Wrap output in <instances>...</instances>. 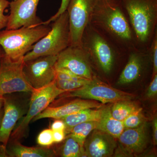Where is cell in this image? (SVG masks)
Segmentation results:
<instances>
[{"label":"cell","instance_id":"3","mask_svg":"<svg viewBox=\"0 0 157 157\" xmlns=\"http://www.w3.org/2000/svg\"><path fill=\"white\" fill-rule=\"evenodd\" d=\"M137 48L147 50L157 32V0H121Z\"/></svg>","mask_w":157,"mask_h":157},{"label":"cell","instance_id":"25","mask_svg":"<svg viewBox=\"0 0 157 157\" xmlns=\"http://www.w3.org/2000/svg\"><path fill=\"white\" fill-rule=\"evenodd\" d=\"M91 79H85L82 80H70L58 78H55L57 87L67 92L73 90L81 87L89 82Z\"/></svg>","mask_w":157,"mask_h":157},{"label":"cell","instance_id":"4","mask_svg":"<svg viewBox=\"0 0 157 157\" xmlns=\"http://www.w3.org/2000/svg\"><path fill=\"white\" fill-rule=\"evenodd\" d=\"M49 25L20 28L0 31V46L5 53V57L12 62L23 59L33 45L51 29Z\"/></svg>","mask_w":157,"mask_h":157},{"label":"cell","instance_id":"2","mask_svg":"<svg viewBox=\"0 0 157 157\" xmlns=\"http://www.w3.org/2000/svg\"><path fill=\"white\" fill-rule=\"evenodd\" d=\"M81 46L87 54L93 70L95 68L106 76L112 74L119 60L127 59L129 53L90 24L83 32Z\"/></svg>","mask_w":157,"mask_h":157},{"label":"cell","instance_id":"8","mask_svg":"<svg viewBox=\"0 0 157 157\" xmlns=\"http://www.w3.org/2000/svg\"><path fill=\"white\" fill-rule=\"evenodd\" d=\"M26 94L4 96V115L0 129V143L5 146L15 126L27 112L30 97L29 98Z\"/></svg>","mask_w":157,"mask_h":157},{"label":"cell","instance_id":"24","mask_svg":"<svg viewBox=\"0 0 157 157\" xmlns=\"http://www.w3.org/2000/svg\"><path fill=\"white\" fill-rule=\"evenodd\" d=\"M146 122V118L144 115L142 109L139 107L123 121L124 129L135 128Z\"/></svg>","mask_w":157,"mask_h":157},{"label":"cell","instance_id":"12","mask_svg":"<svg viewBox=\"0 0 157 157\" xmlns=\"http://www.w3.org/2000/svg\"><path fill=\"white\" fill-rule=\"evenodd\" d=\"M55 67L65 68L86 79L96 76L87 54L81 46H69L63 50L58 56Z\"/></svg>","mask_w":157,"mask_h":157},{"label":"cell","instance_id":"23","mask_svg":"<svg viewBox=\"0 0 157 157\" xmlns=\"http://www.w3.org/2000/svg\"><path fill=\"white\" fill-rule=\"evenodd\" d=\"M65 140L59 152V155L63 157H86L84 148L72 137L66 136Z\"/></svg>","mask_w":157,"mask_h":157},{"label":"cell","instance_id":"1","mask_svg":"<svg viewBox=\"0 0 157 157\" xmlns=\"http://www.w3.org/2000/svg\"><path fill=\"white\" fill-rule=\"evenodd\" d=\"M89 24L128 53L137 48L135 34L121 0H99Z\"/></svg>","mask_w":157,"mask_h":157},{"label":"cell","instance_id":"32","mask_svg":"<svg viewBox=\"0 0 157 157\" xmlns=\"http://www.w3.org/2000/svg\"><path fill=\"white\" fill-rule=\"evenodd\" d=\"M52 132L54 143H60L65 140L66 138L65 131H52Z\"/></svg>","mask_w":157,"mask_h":157},{"label":"cell","instance_id":"5","mask_svg":"<svg viewBox=\"0 0 157 157\" xmlns=\"http://www.w3.org/2000/svg\"><path fill=\"white\" fill-rule=\"evenodd\" d=\"M70 43L67 11L59 16L51 26L49 32L33 45L23 58L24 62L48 56H58Z\"/></svg>","mask_w":157,"mask_h":157},{"label":"cell","instance_id":"16","mask_svg":"<svg viewBox=\"0 0 157 157\" xmlns=\"http://www.w3.org/2000/svg\"><path fill=\"white\" fill-rule=\"evenodd\" d=\"M104 104L94 100L76 99L59 106L49 105L46 109L33 119V121L45 118L60 119L82 109L88 108H100Z\"/></svg>","mask_w":157,"mask_h":157},{"label":"cell","instance_id":"13","mask_svg":"<svg viewBox=\"0 0 157 157\" xmlns=\"http://www.w3.org/2000/svg\"><path fill=\"white\" fill-rule=\"evenodd\" d=\"M40 0H14L10 2V14L6 29L41 25L37 16V6Z\"/></svg>","mask_w":157,"mask_h":157},{"label":"cell","instance_id":"29","mask_svg":"<svg viewBox=\"0 0 157 157\" xmlns=\"http://www.w3.org/2000/svg\"><path fill=\"white\" fill-rule=\"evenodd\" d=\"M70 0H62L60 6L58 11L56 12V14L51 17L49 19L45 22H42L41 25H49L50 22L54 21L59 16L62 14H63L65 11H67V8L70 3Z\"/></svg>","mask_w":157,"mask_h":157},{"label":"cell","instance_id":"27","mask_svg":"<svg viewBox=\"0 0 157 157\" xmlns=\"http://www.w3.org/2000/svg\"><path fill=\"white\" fill-rule=\"evenodd\" d=\"M147 50L152 64L153 77L157 74V32L155 34L152 41Z\"/></svg>","mask_w":157,"mask_h":157},{"label":"cell","instance_id":"7","mask_svg":"<svg viewBox=\"0 0 157 157\" xmlns=\"http://www.w3.org/2000/svg\"><path fill=\"white\" fill-rule=\"evenodd\" d=\"M59 96L63 98H78L94 100L104 104L117 101L131 100L134 94L117 89L95 76L89 82L81 87L67 92Z\"/></svg>","mask_w":157,"mask_h":157},{"label":"cell","instance_id":"14","mask_svg":"<svg viewBox=\"0 0 157 157\" xmlns=\"http://www.w3.org/2000/svg\"><path fill=\"white\" fill-rule=\"evenodd\" d=\"M147 50L136 48L129 52L128 60L118 76L117 84H130L141 77L145 63L150 59Z\"/></svg>","mask_w":157,"mask_h":157},{"label":"cell","instance_id":"6","mask_svg":"<svg viewBox=\"0 0 157 157\" xmlns=\"http://www.w3.org/2000/svg\"><path fill=\"white\" fill-rule=\"evenodd\" d=\"M67 92L57 87L55 80L45 86L35 89L31 94L27 112L15 126L9 139L19 140L26 137L29 125L33 119L46 109L58 97Z\"/></svg>","mask_w":157,"mask_h":157},{"label":"cell","instance_id":"35","mask_svg":"<svg viewBox=\"0 0 157 157\" xmlns=\"http://www.w3.org/2000/svg\"><path fill=\"white\" fill-rule=\"evenodd\" d=\"M4 56H5V53H4V51H3L2 47L0 46V67H1L2 63Z\"/></svg>","mask_w":157,"mask_h":157},{"label":"cell","instance_id":"19","mask_svg":"<svg viewBox=\"0 0 157 157\" xmlns=\"http://www.w3.org/2000/svg\"><path fill=\"white\" fill-rule=\"evenodd\" d=\"M96 129L118 139L124 128L123 121L117 120L112 116L111 105H108L103 107L101 117L97 122Z\"/></svg>","mask_w":157,"mask_h":157},{"label":"cell","instance_id":"36","mask_svg":"<svg viewBox=\"0 0 157 157\" xmlns=\"http://www.w3.org/2000/svg\"><path fill=\"white\" fill-rule=\"evenodd\" d=\"M4 115V108L3 107L0 109V129H1V125H2V120Z\"/></svg>","mask_w":157,"mask_h":157},{"label":"cell","instance_id":"15","mask_svg":"<svg viewBox=\"0 0 157 157\" xmlns=\"http://www.w3.org/2000/svg\"><path fill=\"white\" fill-rule=\"evenodd\" d=\"M116 139L105 132L94 129L84 142L83 147L86 157L111 156L117 147Z\"/></svg>","mask_w":157,"mask_h":157},{"label":"cell","instance_id":"17","mask_svg":"<svg viewBox=\"0 0 157 157\" xmlns=\"http://www.w3.org/2000/svg\"><path fill=\"white\" fill-rule=\"evenodd\" d=\"M147 122L135 128L124 129L118 139L121 151L126 155L139 154L147 142Z\"/></svg>","mask_w":157,"mask_h":157},{"label":"cell","instance_id":"34","mask_svg":"<svg viewBox=\"0 0 157 157\" xmlns=\"http://www.w3.org/2000/svg\"><path fill=\"white\" fill-rule=\"evenodd\" d=\"M0 157H8L6 153V146L0 143Z\"/></svg>","mask_w":157,"mask_h":157},{"label":"cell","instance_id":"9","mask_svg":"<svg viewBox=\"0 0 157 157\" xmlns=\"http://www.w3.org/2000/svg\"><path fill=\"white\" fill-rule=\"evenodd\" d=\"M99 0H70L67 8L69 15L70 46H81L82 35L90 23Z\"/></svg>","mask_w":157,"mask_h":157},{"label":"cell","instance_id":"22","mask_svg":"<svg viewBox=\"0 0 157 157\" xmlns=\"http://www.w3.org/2000/svg\"><path fill=\"white\" fill-rule=\"evenodd\" d=\"M138 107L137 104L131 100L117 101L111 105V114L115 119L123 121Z\"/></svg>","mask_w":157,"mask_h":157},{"label":"cell","instance_id":"11","mask_svg":"<svg viewBox=\"0 0 157 157\" xmlns=\"http://www.w3.org/2000/svg\"><path fill=\"white\" fill-rule=\"evenodd\" d=\"M58 56H41L24 62L23 72L27 80L33 88L43 87L55 80Z\"/></svg>","mask_w":157,"mask_h":157},{"label":"cell","instance_id":"18","mask_svg":"<svg viewBox=\"0 0 157 157\" xmlns=\"http://www.w3.org/2000/svg\"><path fill=\"white\" fill-rule=\"evenodd\" d=\"M8 157H53L55 151L50 147H32L22 145L19 140L9 139L6 146Z\"/></svg>","mask_w":157,"mask_h":157},{"label":"cell","instance_id":"20","mask_svg":"<svg viewBox=\"0 0 157 157\" xmlns=\"http://www.w3.org/2000/svg\"><path fill=\"white\" fill-rule=\"evenodd\" d=\"M103 107L100 108L82 109L60 119L66 126V135L69 134L70 130L78 124L92 121H98L101 117Z\"/></svg>","mask_w":157,"mask_h":157},{"label":"cell","instance_id":"33","mask_svg":"<svg viewBox=\"0 0 157 157\" xmlns=\"http://www.w3.org/2000/svg\"><path fill=\"white\" fill-rule=\"evenodd\" d=\"M153 140L155 145L157 144V120L155 117L153 122Z\"/></svg>","mask_w":157,"mask_h":157},{"label":"cell","instance_id":"26","mask_svg":"<svg viewBox=\"0 0 157 157\" xmlns=\"http://www.w3.org/2000/svg\"><path fill=\"white\" fill-rule=\"evenodd\" d=\"M37 143L41 147H50L54 144L53 132L51 128L45 129L39 133L37 137Z\"/></svg>","mask_w":157,"mask_h":157},{"label":"cell","instance_id":"31","mask_svg":"<svg viewBox=\"0 0 157 157\" xmlns=\"http://www.w3.org/2000/svg\"><path fill=\"white\" fill-rule=\"evenodd\" d=\"M51 129L52 131H65L66 126L64 123L61 119H55L52 124Z\"/></svg>","mask_w":157,"mask_h":157},{"label":"cell","instance_id":"30","mask_svg":"<svg viewBox=\"0 0 157 157\" xmlns=\"http://www.w3.org/2000/svg\"><path fill=\"white\" fill-rule=\"evenodd\" d=\"M157 94V74L153 76L147 92V97L149 98H154Z\"/></svg>","mask_w":157,"mask_h":157},{"label":"cell","instance_id":"28","mask_svg":"<svg viewBox=\"0 0 157 157\" xmlns=\"http://www.w3.org/2000/svg\"><path fill=\"white\" fill-rule=\"evenodd\" d=\"M9 5L10 2L8 0H0V31L7 26L9 15H6L4 13Z\"/></svg>","mask_w":157,"mask_h":157},{"label":"cell","instance_id":"37","mask_svg":"<svg viewBox=\"0 0 157 157\" xmlns=\"http://www.w3.org/2000/svg\"><path fill=\"white\" fill-rule=\"evenodd\" d=\"M4 96H0V109H2L4 105Z\"/></svg>","mask_w":157,"mask_h":157},{"label":"cell","instance_id":"10","mask_svg":"<svg viewBox=\"0 0 157 157\" xmlns=\"http://www.w3.org/2000/svg\"><path fill=\"white\" fill-rule=\"evenodd\" d=\"M23 59L12 62L4 56L0 67V96L17 93L31 94L33 88L23 72Z\"/></svg>","mask_w":157,"mask_h":157},{"label":"cell","instance_id":"21","mask_svg":"<svg viewBox=\"0 0 157 157\" xmlns=\"http://www.w3.org/2000/svg\"><path fill=\"white\" fill-rule=\"evenodd\" d=\"M97 122L92 121L76 125L70 130L67 136L72 137L81 147H83L88 136L93 130L96 129Z\"/></svg>","mask_w":157,"mask_h":157}]
</instances>
